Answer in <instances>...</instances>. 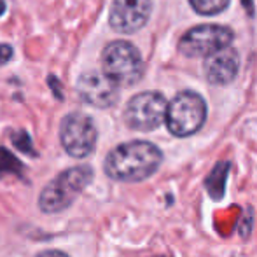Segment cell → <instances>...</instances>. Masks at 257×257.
<instances>
[{"mask_svg": "<svg viewBox=\"0 0 257 257\" xmlns=\"http://www.w3.org/2000/svg\"><path fill=\"white\" fill-rule=\"evenodd\" d=\"M7 175H14L23 179L25 166L11 151H7L6 147H0V179H4Z\"/></svg>", "mask_w": 257, "mask_h": 257, "instance_id": "12", "label": "cell"}, {"mask_svg": "<svg viewBox=\"0 0 257 257\" xmlns=\"http://www.w3.org/2000/svg\"><path fill=\"white\" fill-rule=\"evenodd\" d=\"M243 2H245V6H247V9L250 11V9H252V4H250V0H243Z\"/></svg>", "mask_w": 257, "mask_h": 257, "instance_id": "19", "label": "cell"}, {"mask_svg": "<svg viewBox=\"0 0 257 257\" xmlns=\"http://www.w3.org/2000/svg\"><path fill=\"white\" fill-rule=\"evenodd\" d=\"M153 13V0H114L108 13V25L117 34H135L146 27Z\"/></svg>", "mask_w": 257, "mask_h": 257, "instance_id": "8", "label": "cell"}, {"mask_svg": "<svg viewBox=\"0 0 257 257\" xmlns=\"http://www.w3.org/2000/svg\"><path fill=\"white\" fill-rule=\"evenodd\" d=\"M35 257H68V255L61 250H44V252H41V254H37Z\"/></svg>", "mask_w": 257, "mask_h": 257, "instance_id": "16", "label": "cell"}, {"mask_svg": "<svg viewBox=\"0 0 257 257\" xmlns=\"http://www.w3.org/2000/svg\"><path fill=\"white\" fill-rule=\"evenodd\" d=\"M234 34L222 25H198L187 30L179 41V51L187 58H208L210 54L231 48Z\"/></svg>", "mask_w": 257, "mask_h": 257, "instance_id": "5", "label": "cell"}, {"mask_svg": "<svg viewBox=\"0 0 257 257\" xmlns=\"http://www.w3.org/2000/svg\"><path fill=\"white\" fill-rule=\"evenodd\" d=\"M103 74L119 88L135 86L144 75V60L139 49L126 41H114L103 48Z\"/></svg>", "mask_w": 257, "mask_h": 257, "instance_id": "3", "label": "cell"}, {"mask_svg": "<svg viewBox=\"0 0 257 257\" xmlns=\"http://www.w3.org/2000/svg\"><path fill=\"white\" fill-rule=\"evenodd\" d=\"M229 166L231 165L227 161H219L206 177L205 187L212 200L220 201L226 194V180L227 175H229Z\"/></svg>", "mask_w": 257, "mask_h": 257, "instance_id": "11", "label": "cell"}, {"mask_svg": "<svg viewBox=\"0 0 257 257\" xmlns=\"http://www.w3.org/2000/svg\"><path fill=\"white\" fill-rule=\"evenodd\" d=\"M163 153L146 140H132L114 147L107 154L103 170L117 182H142L158 172Z\"/></svg>", "mask_w": 257, "mask_h": 257, "instance_id": "1", "label": "cell"}, {"mask_svg": "<svg viewBox=\"0 0 257 257\" xmlns=\"http://www.w3.org/2000/svg\"><path fill=\"white\" fill-rule=\"evenodd\" d=\"M206 121V103L196 91H180L168 103L166 126L172 135L184 139L203 128Z\"/></svg>", "mask_w": 257, "mask_h": 257, "instance_id": "4", "label": "cell"}, {"mask_svg": "<svg viewBox=\"0 0 257 257\" xmlns=\"http://www.w3.org/2000/svg\"><path fill=\"white\" fill-rule=\"evenodd\" d=\"M158 257H170V255H158Z\"/></svg>", "mask_w": 257, "mask_h": 257, "instance_id": "20", "label": "cell"}, {"mask_svg": "<svg viewBox=\"0 0 257 257\" xmlns=\"http://www.w3.org/2000/svg\"><path fill=\"white\" fill-rule=\"evenodd\" d=\"M77 95L84 103L96 108H108L117 103L119 86H115L105 74L89 70L79 77Z\"/></svg>", "mask_w": 257, "mask_h": 257, "instance_id": "9", "label": "cell"}, {"mask_svg": "<svg viewBox=\"0 0 257 257\" xmlns=\"http://www.w3.org/2000/svg\"><path fill=\"white\" fill-rule=\"evenodd\" d=\"M48 82H49V86H51V89L54 88V95H56V98H61V91H60V88H58V79L53 77V75H49Z\"/></svg>", "mask_w": 257, "mask_h": 257, "instance_id": "17", "label": "cell"}, {"mask_svg": "<svg viewBox=\"0 0 257 257\" xmlns=\"http://www.w3.org/2000/svg\"><path fill=\"white\" fill-rule=\"evenodd\" d=\"M13 58V48L7 44H0V67L6 65Z\"/></svg>", "mask_w": 257, "mask_h": 257, "instance_id": "15", "label": "cell"}, {"mask_svg": "<svg viewBox=\"0 0 257 257\" xmlns=\"http://www.w3.org/2000/svg\"><path fill=\"white\" fill-rule=\"evenodd\" d=\"M6 13V0H0V16Z\"/></svg>", "mask_w": 257, "mask_h": 257, "instance_id": "18", "label": "cell"}, {"mask_svg": "<svg viewBox=\"0 0 257 257\" xmlns=\"http://www.w3.org/2000/svg\"><path fill=\"white\" fill-rule=\"evenodd\" d=\"M98 132L89 115L82 112H70L60 126V142L72 158H86L95 151Z\"/></svg>", "mask_w": 257, "mask_h": 257, "instance_id": "7", "label": "cell"}, {"mask_svg": "<svg viewBox=\"0 0 257 257\" xmlns=\"http://www.w3.org/2000/svg\"><path fill=\"white\" fill-rule=\"evenodd\" d=\"M93 168L88 165L72 166L56 175L39 196V208L44 213H60L75 201V198L91 184Z\"/></svg>", "mask_w": 257, "mask_h": 257, "instance_id": "2", "label": "cell"}, {"mask_svg": "<svg viewBox=\"0 0 257 257\" xmlns=\"http://www.w3.org/2000/svg\"><path fill=\"white\" fill-rule=\"evenodd\" d=\"M168 102L158 91H144L130 98L124 108V122L137 132H153L166 121Z\"/></svg>", "mask_w": 257, "mask_h": 257, "instance_id": "6", "label": "cell"}, {"mask_svg": "<svg viewBox=\"0 0 257 257\" xmlns=\"http://www.w3.org/2000/svg\"><path fill=\"white\" fill-rule=\"evenodd\" d=\"M11 140H13L14 147L21 151L25 154H30V156H37V153L34 151V146H32V139L27 132H13L11 133Z\"/></svg>", "mask_w": 257, "mask_h": 257, "instance_id": "14", "label": "cell"}, {"mask_svg": "<svg viewBox=\"0 0 257 257\" xmlns=\"http://www.w3.org/2000/svg\"><path fill=\"white\" fill-rule=\"evenodd\" d=\"M189 4L198 14L212 16V14L222 13L229 6V0H189Z\"/></svg>", "mask_w": 257, "mask_h": 257, "instance_id": "13", "label": "cell"}, {"mask_svg": "<svg viewBox=\"0 0 257 257\" xmlns=\"http://www.w3.org/2000/svg\"><path fill=\"white\" fill-rule=\"evenodd\" d=\"M238 68H240V56L233 48H226L205 58V75L212 84L226 86L233 82Z\"/></svg>", "mask_w": 257, "mask_h": 257, "instance_id": "10", "label": "cell"}]
</instances>
